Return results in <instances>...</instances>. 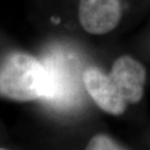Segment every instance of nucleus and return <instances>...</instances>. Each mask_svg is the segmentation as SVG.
<instances>
[{"label":"nucleus","mask_w":150,"mask_h":150,"mask_svg":"<svg viewBox=\"0 0 150 150\" xmlns=\"http://www.w3.org/2000/svg\"><path fill=\"white\" fill-rule=\"evenodd\" d=\"M48 89L49 76L42 60L12 52L0 64V96L15 101H43Z\"/></svg>","instance_id":"f257e3e1"},{"label":"nucleus","mask_w":150,"mask_h":150,"mask_svg":"<svg viewBox=\"0 0 150 150\" xmlns=\"http://www.w3.org/2000/svg\"><path fill=\"white\" fill-rule=\"evenodd\" d=\"M49 76V89L43 100L56 109H70L81 96L82 75L78 58L64 47L51 48L42 59Z\"/></svg>","instance_id":"f03ea898"},{"label":"nucleus","mask_w":150,"mask_h":150,"mask_svg":"<svg viewBox=\"0 0 150 150\" xmlns=\"http://www.w3.org/2000/svg\"><path fill=\"white\" fill-rule=\"evenodd\" d=\"M121 18L120 0H80L79 20L89 33L103 35L117 27Z\"/></svg>","instance_id":"7ed1b4c3"},{"label":"nucleus","mask_w":150,"mask_h":150,"mask_svg":"<svg viewBox=\"0 0 150 150\" xmlns=\"http://www.w3.org/2000/svg\"><path fill=\"white\" fill-rule=\"evenodd\" d=\"M108 75L127 103H136L142 98L146 70L139 61L129 56H122L113 62Z\"/></svg>","instance_id":"20e7f679"},{"label":"nucleus","mask_w":150,"mask_h":150,"mask_svg":"<svg viewBox=\"0 0 150 150\" xmlns=\"http://www.w3.org/2000/svg\"><path fill=\"white\" fill-rule=\"evenodd\" d=\"M83 87L103 111L118 116L126 110L127 102L120 96L110 80L109 75L97 67H88L82 75Z\"/></svg>","instance_id":"39448f33"},{"label":"nucleus","mask_w":150,"mask_h":150,"mask_svg":"<svg viewBox=\"0 0 150 150\" xmlns=\"http://www.w3.org/2000/svg\"><path fill=\"white\" fill-rule=\"evenodd\" d=\"M86 150H125L122 147L106 134H97L92 137Z\"/></svg>","instance_id":"423d86ee"},{"label":"nucleus","mask_w":150,"mask_h":150,"mask_svg":"<svg viewBox=\"0 0 150 150\" xmlns=\"http://www.w3.org/2000/svg\"><path fill=\"white\" fill-rule=\"evenodd\" d=\"M0 150H7V149H4V148H0Z\"/></svg>","instance_id":"0eeeda50"}]
</instances>
